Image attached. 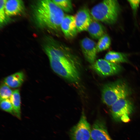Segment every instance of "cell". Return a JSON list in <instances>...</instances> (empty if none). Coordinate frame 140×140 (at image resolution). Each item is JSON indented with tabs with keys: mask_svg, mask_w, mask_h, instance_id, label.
Here are the masks:
<instances>
[{
	"mask_svg": "<svg viewBox=\"0 0 140 140\" xmlns=\"http://www.w3.org/2000/svg\"><path fill=\"white\" fill-rule=\"evenodd\" d=\"M33 12L35 21L40 27L55 31L61 29L65 16L64 11L52 0L39 1L34 7Z\"/></svg>",
	"mask_w": 140,
	"mask_h": 140,
	"instance_id": "cell-2",
	"label": "cell"
},
{
	"mask_svg": "<svg viewBox=\"0 0 140 140\" xmlns=\"http://www.w3.org/2000/svg\"><path fill=\"white\" fill-rule=\"evenodd\" d=\"M74 17L78 31H87L92 19L90 12L88 9L84 7L80 9Z\"/></svg>",
	"mask_w": 140,
	"mask_h": 140,
	"instance_id": "cell-10",
	"label": "cell"
},
{
	"mask_svg": "<svg viewBox=\"0 0 140 140\" xmlns=\"http://www.w3.org/2000/svg\"><path fill=\"white\" fill-rule=\"evenodd\" d=\"M6 0L0 1V22L1 25L3 24L6 20V15L5 10V5Z\"/></svg>",
	"mask_w": 140,
	"mask_h": 140,
	"instance_id": "cell-21",
	"label": "cell"
},
{
	"mask_svg": "<svg viewBox=\"0 0 140 140\" xmlns=\"http://www.w3.org/2000/svg\"><path fill=\"white\" fill-rule=\"evenodd\" d=\"M93 38L99 39L105 34V30L103 26L99 21L92 17L91 22L87 30Z\"/></svg>",
	"mask_w": 140,
	"mask_h": 140,
	"instance_id": "cell-14",
	"label": "cell"
},
{
	"mask_svg": "<svg viewBox=\"0 0 140 140\" xmlns=\"http://www.w3.org/2000/svg\"><path fill=\"white\" fill-rule=\"evenodd\" d=\"M91 138L93 140H113L108 132L106 123L101 118L97 119L91 129Z\"/></svg>",
	"mask_w": 140,
	"mask_h": 140,
	"instance_id": "cell-8",
	"label": "cell"
},
{
	"mask_svg": "<svg viewBox=\"0 0 140 140\" xmlns=\"http://www.w3.org/2000/svg\"><path fill=\"white\" fill-rule=\"evenodd\" d=\"M25 75L22 71L17 72L4 78V82L10 87L16 88L20 87L24 82Z\"/></svg>",
	"mask_w": 140,
	"mask_h": 140,
	"instance_id": "cell-13",
	"label": "cell"
},
{
	"mask_svg": "<svg viewBox=\"0 0 140 140\" xmlns=\"http://www.w3.org/2000/svg\"><path fill=\"white\" fill-rule=\"evenodd\" d=\"M52 1L63 11L67 13H71L73 10L72 2L69 0H53Z\"/></svg>",
	"mask_w": 140,
	"mask_h": 140,
	"instance_id": "cell-18",
	"label": "cell"
},
{
	"mask_svg": "<svg viewBox=\"0 0 140 140\" xmlns=\"http://www.w3.org/2000/svg\"><path fill=\"white\" fill-rule=\"evenodd\" d=\"M91 129L85 112L83 110L79 121L70 131L71 140H92Z\"/></svg>",
	"mask_w": 140,
	"mask_h": 140,
	"instance_id": "cell-6",
	"label": "cell"
},
{
	"mask_svg": "<svg viewBox=\"0 0 140 140\" xmlns=\"http://www.w3.org/2000/svg\"><path fill=\"white\" fill-rule=\"evenodd\" d=\"M111 108V114L113 120L116 122H124L129 121V117L134 109L131 102L126 98L117 101Z\"/></svg>",
	"mask_w": 140,
	"mask_h": 140,
	"instance_id": "cell-5",
	"label": "cell"
},
{
	"mask_svg": "<svg viewBox=\"0 0 140 140\" xmlns=\"http://www.w3.org/2000/svg\"><path fill=\"white\" fill-rule=\"evenodd\" d=\"M134 12L136 13L140 4V0H128Z\"/></svg>",
	"mask_w": 140,
	"mask_h": 140,
	"instance_id": "cell-22",
	"label": "cell"
},
{
	"mask_svg": "<svg viewBox=\"0 0 140 140\" xmlns=\"http://www.w3.org/2000/svg\"><path fill=\"white\" fill-rule=\"evenodd\" d=\"M24 6L23 1L20 0L6 1L5 10L7 16L10 17L18 15L23 12Z\"/></svg>",
	"mask_w": 140,
	"mask_h": 140,
	"instance_id": "cell-12",
	"label": "cell"
},
{
	"mask_svg": "<svg viewBox=\"0 0 140 140\" xmlns=\"http://www.w3.org/2000/svg\"><path fill=\"white\" fill-rule=\"evenodd\" d=\"M111 41L109 36L105 34L98 40L96 44L97 52H100L108 49L110 47Z\"/></svg>",
	"mask_w": 140,
	"mask_h": 140,
	"instance_id": "cell-17",
	"label": "cell"
},
{
	"mask_svg": "<svg viewBox=\"0 0 140 140\" xmlns=\"http://www.w3.org/2000/svg\"><path fill=\"white\" fill-rule=\"evenodd\" d=\"M13 91L10 87L4 82L2 83L0 89V101L6 99H10Z\"/></svg>",
	"mask_w": 140,
	"mask_h": 140,
	"instance_id": "cell-19",
	"label": "cell"
},
{
	"mask_svg": "<svg viewBox=\"0 0 140 140\" xmlns=\"http://www.w3.org/2000/svg\"><path fill=\"white\" fill-rule=\"evenodd\" d=\"M120 10V6L117 1L105 0L94 6L90 12L94 19L111 24L117 21Z\"/></svg>",
	"mask_w": 140,
	"mask_h": 140,
	"instance_id": "cell-3",
	"label": "cell"
},
{
	"mask_svg": "<svg viewBox=\"0 0 140 140\" xmlns=\"http://www.w3.org/2000/svg\"><path fill=\"white\" fill-rule=\"evenodd\" d=\"M44 50L55 73L71 82L79 80L77 58L69 47L53 40L45 46Z\"/></svg>",
	"mask_w": 140,
	"mask_h": 140,
	"instance_id": "cell-1",
	"label": "cell"
},
{
	"mask_svg": "<svg viewBox=\"0 0 140 140\" xmlns=\"http://www.w3.org/2000/svg\"><path fill=\"white\" fill-rule=\"evenodd\" d=\"M104 59L111 62L118 64L128 61L126 55L122 53L110 51L105 55Z\"/></svg>",
	"mask_w": 140,
	"mask_h": 140,
	"instance_id": "cell-15",
	"label": "cell"
},
{
	"mask_svg": "<svg viewBox=\"0 0 140 140\" xmlns=\"http://www.w3.org/2000/svg\"><path fill=\"white\" fill-rule=\"evenodd\" d=\"M0 107L2 110L13 115H16L10 99L0 101Z\"/></svg>",
	"mask_w": 140,
	"mask_h": 140,
	"instance_id": "cell-20",
	"label": "cell"
},
{
	"mask_svg": "<svg viewBox=\"0 0 140 140\" xmlns=\"http://www.w3.org/2000/svg\"><path fill=\"white\" fill-rule=\"evenodd\" d=\"M130 93L126 83L118 80L104 85L102 91V100L104 104L111 107L119 100L126 98Z\"/></svg>",
	"mask_w": 140,
	"mask_h": 140,
	"instance_id": "cell-4",
	"label": "cell"
},
{
	"mask_svg": "<svg viewBox=\"0 0 140 140\" xmlns=\"http://www.w3.org/2000/svg\"><path fill=\"white\" fill-rule=\"evenodd\" d=\"M61 29L67 38H72L75 37L78 32L74 16H65L60 25Z\"/></svg>",
	"mask_w": 140,
	"mask_h": 140,
	"instance_id": "cell-11",
	"label": "cell"
},
{
	"mask_svg": "<svg viewBox=\"0 0 140 140\" xmlns=\"http://www.w3.org/2000/svg\"><path fill=\"white\" fill-rule=\"evenodd\" d=\"M81 48L84 57L89 63L93 64L95 61L97 52L96 44L88 37L83 39L80 43Z\"/></svg>",
	"mask_w": 140,
	"mask_h": 140,
	"instance_id": "cell-9",
	"label": "cell"
},
{
	"mask_svg": "<svg viewBox=\"0 0 140 140\" xmlns=\"http://www.w3.org/2000/svg\"><path fill=\"white\" fill-rule=\"evenodd\" d=\"M10 100L16 115L20 119L21 117V97L19 90L16 89L13 91Z\"/></svg>",
	"mask_w": 140,
	"mask_h": 140,
	"instance_id": "cell-16",
	"label": "cell"
},
{
	"mask_svg": "<svg viewBox=\"0 0 140 140\" xmlns=\"http://www.w3.org/2000/svg\"><path fill=\"white\" fill-rule=\"evenodd\" d=\"M92 68L100 75L107 76L119 73L122 67L119 65L103 59H99L92 64Z\"/></svg>",
	"mask_w": 140,
	"mask_h": 140,
	"instance_id": "cell-7",
	"label": "cell"
}]
</instances>
